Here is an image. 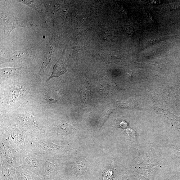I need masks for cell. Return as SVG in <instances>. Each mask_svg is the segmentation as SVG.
Wrapping results in <instances>:
<instances>
[{
  "mask_svg": "<svg viewBox=\"0 0 180 180\" xmlns=\"http://www.w3.org/2000/svg\"><path fill=\"white\" fill-rule=\"evenodd\" d=\"M2 20L4 24V32L6 35H10L13 29L23 27L25 24L23 21L7 15H3Z\"/></svg>",
  "mask_w": 180,
  "mask_h": 180,
  "instance_id": "6da1fadb",
  "label": "cell"
},
{
  "mask_svg": "<svg viewBox=\"0 0 180 180\" xmlns=\"http://www.w3.org/2000/svg\"><path fill=\"white\" fill-rule=\"evenodd\" d=\"M157 113L162 117L166 121L173 127L180 130V118L169 111L162 109L155 106L152 107Z\"/></svg>",
  "mask_w": 180,
  "mask_h": 180,
  "instance_id": "7a4b0ae2",
  "label": "cell"
},
{
  "mask_svg": "<svg viewBox=\"0 0 180 180\" xmlns=\"http://www.w3.org/2000/svg\"><path fill=\"white\" fill-rule=\"evenodd\" d=\"M65 51V50L63 51L61 58L54 67L52 74L47 81L53 78L59 77L67 71V62Z\"/></svg>",
  "mask_w": 180,
  "mask_h": 180,
  "instance_id": "3957f363",
  "label": "cell"
},
{
  "mask_svg": "<svg viewBox=\"0 0 180 180\" xmlns=\"http://www.w3.org/2000/svg\"><path fill=\"white\" fill-rule=\"evenodd\" d=\"M52 61V41L49 44L47 52L44 58L43 64L38 75L39 79H42L44 75L50 68Z\"/></svg>",
  "mask_w": 180,
  "mask_h": 180,
  "instance_id": "277c9868",
  "label": "cell"
},
{
  "mask_svg": "<svg viewBox=\"0 0 180 180\" xmlns=\"http://www.w3.org/2000/svg\"><path fill=\"white\" fill-rule=\"evenodd\" d=\"M30 51V49L24 51L9 52L5 54L3 60L6 62L21 59L25 56Z\"/></svg>",
  "mask_w": 180,
  "mask_h": 180,
  "instance_id": "5b68a950",
  "label": "cell"
},
{
  "mask_svg": "<svg viewBox=\"0 0 180 180\" xmlns=\"http://www.w3.org/2000/svg\"><path fill=\"white\" fill-rule=\"evenodd\" d=\"M55 165L51 162L45 160V168L43 176V180L52 178L56 172Z\"/></svg>",
  "mask_w": 180,
  "mask_h": 180,
  "instance_id": "8992f818",
  "label": "cell"
},
{
  "mask_svg": "<svg viewBox=\"0 0 180 180\" xmlns=\"http://www.w3.org/2000/svg\"><path fill=\"white\" fill-rule=\"evenodd\" d=\"M21 68H6L1 70V76L4 78H8L12 77L19 73Z\"/></svg>",
  "mask_w": 180,
  "mask_h": 180,
  "instance_id": "52a82bcc",
  "label": "cell"
},
{
  "mask_svg": "<svg viewBox=\"0 0 180 180\" xmlns=\"http://www.w3.org/2000/svg\"><path fill=\"white\" fill-rule=\"evenodd\" d=\"M47 98L49 102H55L60 100V96L58 92L53 89L49 91L47 95Z\"/></svg>",
  "mask_w": 180,
  "mask_h": 180,
  "instance_id": "ba28073f",
  "label": "cell"
},
{
  "mask_svg": "<svg viewBox=\"0 0 180 180\" xmlns=\"http://www.w3.org/2000/svg\"><path fill=\"white\" fill-rule=\"evenodd\" d=\"M19 180H40L26 171L19 172L18 175Z\"/></svg>",
  "mask_w": 180,
  "mask_h": 180,
  "instance_id": "9c48e42d",
  "label": "cell"
},
{
  "mask_svg": "<svg viewBox=\"0 0 180 180\" xmlns=\"http://www.w3.org/2000/svg\"><path fill=\"white\" fill-rule=\"evenodd\" d=\"M113 110V109H112V108L110 107L108 108V109L103 112L100 118V122L101 123V125H102L104 123L106 120Z\"/></svg>",
  "mask_w": 180,
  "mask_h": 180,
  "instance_id": "30bf717a",
  "label": "cell"
},
{
  "mask_svg": "<svg viewBox=\"0 0 180 180\" xmlns=\"http://www.w3.org/2000/svg\"><path fill=\"white\" fill-rule=\"evenodd\" d=\"M145 16L146 19L150 22H152L154 21V17L151 14V13L148 12H146Z\"/></svg>",
  "mask_w": 180,
  "mask_h": 180,
  "instance_id": "8fae6325",
  "label": "cell"
},
{
  "mask_svg": "<svg viewBox=\"0 0 180 180\" xmlns=\"http://www.w3.org/2000/svg\"><path fill=\"white\" fill-rule=\"evenodd\" d=\"M151 3H154L155 4H156L157 3V4L160 3V1H151Z\"/></svg>",
  "mask_w": 180,
  "mask_h": 180,
  "instance_id": "7c38bea8",
  "label": "cell"
}]
</instances>
